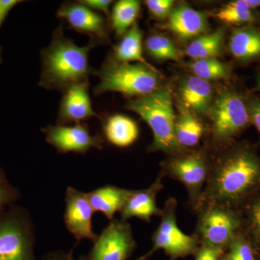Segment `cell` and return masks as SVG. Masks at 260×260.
Returning a JSON list of instances; mask_svg holds the SVG:
<instances>
[{"mask_svg":"<svg viewBox=\"0 0 260 260\" xmlns=\"http://www.w3.org/2000/svg\"><path fill=\"white\" fill-rule=\"evenodd\" d=\"M258 86H259V88L260 90V74L259 75V77H258Z\"/></svg>","mask_w":260,"mask_h":260,"instance_id":"cell-40","label":"cell"},{"mask_svg":"<svg viewBox=\"0 0 260 260\" xmlns=\"http://www.w3.org/2000/svg\"><path fill=\"white\" fill-rule=\"evenodd\" d=\"M225 251L218 248L200 245L195 254V260H221Z\"/></svg>","mask_w":260,"mask_h":260,"instance_id":"cell-32","label":"cell"},{"mask_svg":"<svg viewBox=\"0 0 260 260\" xmlns=\"http://www.w3.org/2000/svg\"><path fill=\"white\" fill-rule=\"evenodd\" d=\"M99 114L93 110L87 81L75 84L63 91L59 111V124H79Z\"/></svg>","mask_w":260,"mask_h":260,"instance_id":"cell-15","label":"cell"},{"mask_svg":"<svg viewBox=\"0 0 260 260\" xmlns=\"http://www.w3.org/2000/svg\"><path fill=\"white\" fill-rule=\"evenodd\" d=\"M131 190L107 185L87 193V196L94 211L104 214L111 221L115 214L120 211Z\"/></svg>","mask_w":260,"mask_h":260,"instance_id":"cell-18","label":"cell"},{"mask_svg":"<svg viewBox=\"0 0 260 260\" xmlns=\"http://www.w3.org/2000/svg\"><path fill=\"white\" fill-rule=\"evenodd\" d=\"M259 191L260 159L249 148L233 147L211 161L198 208L216 204L239 209Z\"/></svg>","mask_w":260,"mask_h":260,"instance_id":"cell-1","label":"cell"},{"mask_svg":"<svg viewBox=\"0 0 260 260\" xmlns=\"http://www.w3.org/2000/svg\"><path fill=\"white\" fill-rule=\"evenodd\" d=\"M114 56L116 61L126 63L137 61L150 69L157 70L143 56V31L137 23L124 34L121 42L114 47Z\"/></svg>","mask_w":260,"mask_h":260,"instance_id":"cell-21","label":"cell"},{"mask_svg":"<svg viewBox=\"0 0 260 260\" xmlns=\"http://www.w3.org/2000/svg\"><path fill=\"white\" fill-rule=\"evenodd\" d=\"M126 109L136 113L151 128L153 141L149 151H160L172 156L185 150L178 144L174 135L177 116L169 87H160L148 95L132 99Z\"/></svg>","mask_w":260,"mask_h":260,"instance_id":"cell-3","label":"cell"},{"mask_svg":"<svg viewBox=\"0 0 260 260\" xmlns=\"http://www.w3.org/2000/svg\"><path fill=\"white\" fill-rule=\"evenodd\" d=\"M34 224L23 207L0 210V260H37Z\"/></svg>","mask_w":260,"mask_h":260,"instance_id":"cell-5","label":"cell"},{"mask_svg":"<svg viewBox=\"0 0 260 260\" xmlns=\"http://www.w3.org/2000/svg\"><path fill=\"white\" fill-rule=\"evenodd\" d=\"M256 249L244 233L239 234L229 246L224 259L225 260H255Z\"/></svg>","mask_w":260,"mask_h":260,"instance_id":"cell-29","label":"cell"},{"mask_svg":"<svg viewBox=\"0 0 260 260\" xmlns=\"http://www.w3.org/2000/svg\"><path fill=\"white\" fill-rule=\"evenodd\" d=\"M20 197V191L11 185L7 179H0V210L14 205Z\"/></svg>","mask_w":260,"mask_h":260,"instance_id":"cell-31","label":"cell"},{"mask_svg":"<svg viewBox=\"0 0 260 260\" xmlns=\"http://www.w3.org/2000/svg\"><path fill=\"white\" fill-rule=\"evenodd\" d=\"M219 20L229 24H244L254 20V14L245 0H236L225 5L215 13Z\"/></svg>","mask_w":260,"mask_h":260,"instance_id":"cell-27","label":"cell"},{"mask_svg":"<svg viewBox=\"0 0 260 260\" xmlns=\"http://www.w3.org/2000/svg\"><path fill=\"white\" fill-rule=\"evenodd\" d=\"M5 18L4 17V15H3V13H2L1 12V10H0V26H1L3 22L4 21Z\"/></svg>","mask_w":260,"mask_h":260,"instance_id":"cell-38","label":"cell"},{"mask_svg":"<svg viewBox=\"0 0 260 260\" xmlns=\"http://www.w3.org/2000/svg\"><path fill=\"white\" fill-rule=\"evenodd\" d=\"M245 1L251 9L260 7V0H245Z\"/></svg>","mask_w":260,"mask_h":260,"instance_id":"cell-37","label":"cell"},{"mask_svg":"<svg viewBox=\"0 0 260 260\" xmlns=\"http://www.w3.org/2000/svg\"><path fill=\"white\" fill-rule=\"evenodd\" d=\"M176 119L174 124V135L178 144L186 150L199 143L205 133V126L190 110L183 107Z\"/></svg>","mask_w":260,"mask_h":260,"instance_id":"cell-20","label":"cell"},{"mask_svg":"<svg viewBox=\"0 0 260 260\" xmlns=\"http://www.w3.org/2000/svg\"><path fill=\"white\" fill-rule=\"evenodd\" d=\"M177 208L175 198H170L166 201L160 215V224L152 237V249L136 260H146L160 249L165 251L171 260L195 255L200 242L194 235L184 234L178 226Z\"/></svg>","mask_w":260,"mask_h":260,"instance_id":"cell-8","label":"cell"},{"mask_svg":"<svg viewBox=\"0 0 260 260\" xmlns=\"http://www.w3.org/2000/svg\"><path fill=\"white\" fill-rule=\"evenodd\" d=\"M131 225L113 219L93 243L88 260H126L136 248Z\"/></svg>","mask_w":260,"mask_h":260,"instance_id":"cell-10","label":"cell"},{"mask_svg":"<svg viewBox=\"0 0 260 260\" xmlns=\"http://www.w3.org/2000/svg\"><path fill=\"white\" fill-rule=\"evenodd\" d=\"M174 3L173 0H147L145 2L150 15L157 20L169 18Z\"/></svg>","mask_w":260,"mask_h":260,"instance_id":"cell-30","label":"cell"},{"mask_svg":"<svg viewBox=\"0 0 260 260\" xmlns=\"http://www.w3.org/2000/svg\"><path fill=\"white\" fill-rule=\"evenodd\" d=\"M42 260H88V256H80L75 258L72 253L62 251H52L46 254Z\"/></svg>","mask_w":260,"mask_h":260,"instance_id":"cell-35","label":"cell"},{"mask_svg":"<svg viewBox=\"0 0 260 260\" xmlns=\"http://www.w3.org/2000/svg\"><path fill=\"white\" fill-rule=\"evenodd\" d=\"M208 114L212 122V140L218 146L229 145L250 121L242 97L229 89L217 95Z\"/></svg>","mask_w":260,"mask_h":260,"instance_id":"cell-7","label":"cell"},{"mask_svg":"<svg viewBox=\"0 0 260 260\" xmlns=\"http://www.w3.org/2000/svg\"><path fill=\"white\" fill-rule=\"evenodd\" d=\"M0 179H6L4 172L0 168Z\"/></svg>","mask_w":260,"mask_h":260,"instance_id":"cell-39","label":"cell"},{"mask_svg":"<svg viewBox=\"0 0 260 260\" xmlns=\"http://www.w3.org/2000/svg\"><path fill=\"white\" fill-rule=\"evenodd\" d=\"M140 8L138 0H120L114 5L111 21L118 37L124 36L136 23L135 20L139 16Z\"/></svg>","mask_w":260,"mask_h":260,"instance_id":"cell-25","label":"cell"},{"mask_svg":"<svg viewBox=\"0 0 260 260\" xmlns=\"http://www.w3.org/2000/svg\"><path fill=\"white\" fill-rule=\"evenodd\" d=\"M211 161L204 153L186 152L172 155L162 164L161 174L181 183L187 191L191 208L196 210L200 204L208 181Z\"/></svg>","mask_w":260,"mask_h":260,"instance_id":"cell-9","label":"cell"},{"mask_svg":"<svg viewBox=\"0 0 260 260\" xmlns=\"http://www.w3.org/2000/svg\"><path fill=\"white\" fill-rule=\"evenodd\" d=\"M168 28L179 39L188 41L204 35L209 25L204 13L182 5L173 8L169 16Z\"/></svg>","mask_w":260,"mask_h":260,"instance_id":"cell-17","label":"cell"},{"mask_svg":"<svg viewBox=\"0 0 260 260\" xmlns=\"http://www.w3.org/2000/svg\"><path fill=\"white\" fill-rule=\"evenodd\" d=\"M229 50L241 61L260 58V31L253 28L236 29L229 41Z\"/></svg>","mask_w":260,"mask_h":260,"instance_id":"cell-22","label":"cell"},{"mask_svg":"<svg viewBox=\"0 0 260 260\" xmlns=\"http://www.w3.org/2000/svg\"><path fill=\"white\" fill-rule=\"evenodd\" d=\"M78 2L88 7L90 9L95 12H101L106 15L110 14L109 8L113 3V1H111V0H81V1Z\"/></svg>","mask_w":260,"mask_h":260,"instance_id":"cell-33","label":"cell"},{"mask_svg":"<svg viewBox=\"0 0 260 260\" xmlns=\"http://www.w3.org/2000/svg\"><path fill=\"white\" fill-rule=\"evenodd\" d=\"M160 173L153 184L148 188L131 190L119 213L121 220L127 221L129 219L138 218L146 223H150L153 216L160 217L162 209L157 205V196L164 188Z\"/></svg>","mask_w":260,"mask_h":260,"instance_id":"cell-14","label":"cell"},{"mask_svg":"<svg viewBox=\"0 0 260 260\" xmlns=\"http://www.w3.org/2000/svg\"><path fill=\"white\" fill-rule=\"evenodd\" d=\"M20 3H21V1L18 0H0V10L5 18H6L10 10Z\"/></svg>","mask_w":260,"mask_h":260,"instance_id":"cell-36","label":"cell"},{"mask_svg":"<svg viewBox=\"0 0 260 260\" xmlns=\"http://www.w3.org/2000/svg\"><path fill=\"white\" fill-rule=\"evenodd\" d=\"M95 44L80 47L56 29L51 44L42 51L39 85L47 90L64 91L75 84L88 80L92 69L88 54Z\"/></svg>","mask_w":260,"mask_h":260,"instance_id":"cell-2","label":"cell"},{"mask_svg":"<svg viewBox=\"0 0 260 260\" xmlns=\"http://www.w3.org/2000/svg\"><path fill=\"white\" fill-rule=\"evenodd\" d=\"M225 30L219 28L213 32L197 37L186 49V54L191 59L216 58L223 50Z\"/></svg>","mask_w":260,"mask_h":260,"instance_id":"cell-23","label":"cell"},{"mask_svg":"<svg viewBox=\"0 0 260 260\" xmlns=\"http://www.w3.org/2000/svg\"><path fill=\"white\" fill-rule=\"evenodd\" d=\"M243 219V233L260 252V191L239 208Z\"/></svg>","mask_w":260,"mask_h":260,"instance_id":"cell-24","label":"cell"},{"mask_svg":"<svg viewBox=\"0 0 260 260\" xmlns=\"http://www.w3.org/2000/svg\"><path fill=\"white\" fill-rule=\"evenodd\" d=\"M0 62H1V49H0Z\"/></svg>","mask_w":260,"mask_h":260,"instance_id":"cell-41","label":"cell"},{"mask_svg":"<svg viewBox=\"0 0 260 260\" xmlns=\"http://www.w3.org/2000/svg\"><path fill=\"white\" fill-rule=\"evenodd\" d=\"M42 132L47 143L60 153L85 154L91 149H103L102 137L92 135L88 128L81 123L70 126H48Z\"/></svg>","mask_w":260,"mask_h":260,"instance_id":"cell-11","label":"cell"},{"mask_svg":"<svg viewBox=\"0 0 260 260\" xmlns=\"http://www.w3.org/2000/svg\"><path fill=\"white\" fill-rule=\"evenodd\" d=\"M221 260H225V259H224V256H223V258H222Z\"/></svg>","mask_w":260,"mask_h":260,"instance_id":"cell-42","label":"cell"},{"mask_svg":"<svg viewBox=\"0 0 260 260\" xmlns=\"http://www.w3.org/2000/svg\"><path fill=\"white\" fill-rule=\"evenodd\" d=\"M196 229L193 235L200 245L226 251L236 237L243 233L240 210L225 205H203L196 210Z\"/></svg>","mask_w":260,"mask_h":260,"instance_id":"cell-6","label":"cell"},{"mask_svg":"<svg viewBox=\"0 0 260 260\" xmlns=\"http://www.w3.org/2000/svg\"><path fill=\"white\" fill-rule=\"evenodd\" d=\"M95 213L83 191L69 186L65 195L64 221L68 232L78 242L88 239L94 243L99 235L93 232V217Z\"/></svg>","mask_w":260,"mask_h":260,"instance_id":"cell-12","label":"cell"},{"mask_svg":"<svg viewBox=\"0 0 260 260\" xmlns=\"http://www.w3.org/2000/svg\"><path fill=\"white\" fill-rule=\"evenodd\" d=\"M178 95L183 107L200 115L209 114L213 103V89L209 82L195 75L181 80Z\"/></svg>","mask_w":260,"mask_h":260,"instance_id":"cell-16","label":"cell"},{"mask_svg":"<svg viewBox=\"0 0 260 260\" xmlns=\"http://www.w3.org/2000/svg\"><path fill=\"white\" fill-rule=\"evenodd\" d=\"M57 16L64 20L70 28L91 38L94 44L106 42L109 39L105 18L79 2L61 5Z\"/></svg>","mask_w":260,"mask_h":260,"instance_id":"cell-13","label":"cell"},{"mask_svg":"<svg viewBox=\"0 0 260 260\" xmlns=\"http://www.w3.org/2000/svg\"><path fill=\"white\" fill-rule=\"evenodd\" d=\"M104 133L111 144L119 148H126L138 140L140 130L137 123L131 118L114 114L106 121Z\"/></svg>","mask_w":260,"mask_h":260,"instance_id":"cell-19","label":"cell"},{"mask_svg":"<svg viewBox=\"0 0 260 260\" xmlns=\"http://www.w3.org/2000/svg\"><path fill=\"white\" fill-rule=\"evenodd\" d=\"M249 119L253 123L260 135V101L257 99L251 101L249 107H247Z\"/></svg>","mask_w":260,"mask_h":260,"instance_id":"cell-34","label":"cell"},{"mask_svg":"<svg viewBox=\"0 0 260 260\" xmlns=\"http://www.w3.org/2000/svg\"><path fill=\"white\" fill-rule=\"evenodd\" d=\"M145 49L149 55L160 60L179 61V51L172 39L162 35L149 37L145 42Z\"/></svg>","mask_w":260,"mask_h":260,"instance_id":"cell-28","label":"cell"},{"mask_svg":"<svg viewBox=\"0 0 260 260\" xmlns=\"http://www.w3.org/2000/svg\"><path fill=\"white\" fill-rule=\"evenodd\" d=\"M188 67L192 71L193 75L208 82L225 79L229 75L227 65L216 58L194 59L188 64Z\"/></svg>","mask_w":260,"mask_h":260,"instance_id":"cell-26","label":"cell"},{"mask_svg":"<svg viewBox=\"0 0 260 260\" xmlns=\"http://www.w3.org/2000/svg\"><path fill=\"white\" fill-rule=\"evenodd\" d=\"M94 73L99 79L94 88L95 95L118 92L135 99L153 93L160 87L158 70L141 63L131 64L109 59Z\"/></svg>","mask_w":260,"mask_h":260,"instance_id":"cell-4","label":"cell"}]
</instances>
